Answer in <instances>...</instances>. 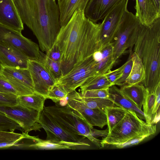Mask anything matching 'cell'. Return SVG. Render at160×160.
<instances>
[{
	"instance_id": "cell-1",
	"label": "cell",
	"mask_w": 160,
	"mask_h": 160,
	"mask_svg": "<svg viewBox=\"0 0 160 160\" xmlns=\"http://www.w3.org/2000/svg\"><path fill=\"white\" fill-rule=\"evenodd\" d=\"M84 11H75L68 22L61 27L55 42L62 53L63 76L99 49L101 23L90 20Z\"/></svg>"
},
{
	"instance_id": "cell-2",
	"label": "cell",
	"mask_w": 160,
	"mask_h": 160,
	"mask_svg": "<svg viewBox=\"0 0 160 160\" xmlns=\"http://www.w3.org/2000/svg\"><path fill=\"white\" fill-rule=\"evenodd\" d=\"M13 0L23 23L46 52L55 43L61 28L58 4L54 0Z\"/></svg>"
},
{
	"instance_id": "cell-3",
	"label": "cell",
	"mask_w": 160,
	"mask_h": 160,
	"mask_svg": "<svg viewBox=\"0 0 160 160\" xmlns=\"http://www.w3.org/2000/svg\"><path fill=\"white\" fill-rule=\"evenodd\" d=\"M133 47L144 67L141 83L148 92H155L160 85V17L149 26L141 23Z\"/></svg>"
},
{
	"instance_id": "cell-4",
	"label": "cell",
	"mask_w": 160,
	"mask_h": 160,
	"mask_svg": "<svg viewBox=\"0 0 160 160\" xmlns=\"http://www.w3.org/2000/svg\"><path fill=\"white\" fill-rule=\"evenodd\" d=\"M156 125L148 124L139 118L133 111L127 110L124 118L101 140L102 147L121 143L132 138L142 136L154 135Z\"/></svg>"
},
{
	"instance_id": "cell-5",
	"label": "cell",
	"mask_w": 160,
	"mask_h": 160,
	"mask_svg": "<svg viewBox=\"0 0 160 160\" xmlns=\"http://www.w3.org/2000/svg\"><path fill=\"white\" fill-rule=\"evenodd\" d=\"M43 110L58 122L74 134L83 136L97 147H102L101 140L93 137L90 127L78 112L66 105L44 106Z\"/></svg>"
},
{
	"instance_id": "cell-6",
	"label": "cell",
	"mask_w": 160,
	"mask_h": 160,
	"mask_svg": "<svg viewBox=\"0 0 160 160\" xmlns=\"http://www.w3.org/2000/svg\"><path fill=\"white\" fill-rule=\"evenodd\" d=\"M141 23L136 15L127 8L112 42L115 62L127 49L129 52L132 51Z\"/></svg>"
},
{
	"instance_id": "cell-7",
	"label": "cell",
	"mask_w": 160,
	"mask_h": 160,
	"mask_svg": "<svg viewBox=\"0 0 160 160\" xmlns=\"http://www.w3.org/2000/svg\"><path fill=\"white\" fill-rule=\"evenodd\" d=\"M38 122L46 133L47 140L74 147L90 146L83 142L85 136L72 133L43 110L39 112Z\"/></svg>"
},
{
	"instance_id": "cell-8",
	"label": "cell",
	"mask_w": 160,
	"mask_h": 160,
	"mask_svg": "<svg viewBox=\"0 0 160 160\" xmlns=\"http://www.w3.org/2000/svg\"><path fill=\"white\" fill-rule=\"evenodd\" d=\"M66 105L79 114L92 128L97 126L102 128L107 125L106 115L104 109L91 108L83 102L80 93L76 90L68 94Z\"/></svg>"
},
{
	"instance_id": "cell-9",
	"label": "cell",
	"mask_w": 160,
	"mask_h": 160,
	"mask_svg": "<svg viewBox=\"0 0 160 160\" xmlns=\"http://www.w3.org/2000/svg\"><path fill=\"white\" fill-rule=\"evenodd\" d=\"M0 112L18 124L23 132L40 131L38 122L39 112L19 104L11 106H0Z\"/></svg>"
},
{
	"instance_id": "cell-10",
	"label": "cell",
	"mask_w": 160,
	"mask_h": 160,
	"mask_svg": "<svg viewBox=\"0 0 160 160\" xmlns=\"http://www.w3.org/2000/svg\"><path fill=\"white\" fill-rule=\"evenodd\" d=\"M95 62L92 55L74 67L57 81L67 94L80 86L89 77L95 74Z\"/></svg>"
},
{
	"instance_id": "cell-11",
	"label": "cell",
	"mask_w": 160,
	"mask_h": 160,
	"mask_svg": "<svg viewBox=\"0 0 160 160\" xmlns=\"http://www.w3.org/2000/svg\"><path fill=\"white\" fill-rule=\"evenodd\" d=\"M0 41L8 42L21 50L29 59H39L40 51L37 44L20 32L0 24Z\"/></svg>"
},
{
	"instance_id": "cell-12",
	"label": "cell",
	"mask_w": 160,
	"mask_h": 160,
	"mask_svg": "<svg viewBox=\"0 0 160 160\" xmlns=\"http://www.w3.org/2000/svg\"><path fill=\"white\" fill-rule=\"evenodd\" d=\"M0 65V75L12 85L20 95L32 94L35 92L28 68Z\"/></svg>"
},
{
	"instance_id": "cell-13",
	"label": "cell",
	"mask_w": 160,
	"mask_h": 160,
	"mask_svg": "<svg viewBox=\"0 0 160 160\" xmlns=\"http://www.w3.org/2000/svg\"><path fill=\"white\" fill-rule=\"evenodd\" d=\"M128 3V0H122L103 19L101 23L99 49L112 42L126 8H127Z\"/></svg>"
},
{
	"instance_id": "cell-14",
	"label": "cell",
	"mask_w": 160,
	"mask_h": 160,
	"mask_svg": "<svg viewBox=\"0 0 160 160\" xmlns=\"http://www.w3.org/2000/svg\"><path fill=\"white\" fill-rule=\"evenodd\" d=\"M32 78L34 92L47 99L48 92L56 80L39 59H29L28 68Z\"/></svg>"
},
{
	"instance_id": "cell-15",
	"label": "cell",
	"mask_w": 160,
	"mask_h": 160,
	"mask_svg": "<svg viewBox=\"0 0 160 160\" xmlns=\"http://www.w3.org/2000/svg\"><path fill=\"white\" fill-rule=\"evenodd\" d=\"M28 58L19 49L5 42L0 41V64L28 68Z\"/></svg>"
},
{
	"instance_id": "cell-16",
	"label": "cell",
	"mask_w": 160,
	"mask_h": 160,
	"mask_svg": "<svg viewBox=\"0 0 160 160\" xmlns=\"http://www.w3.org/2000/svg\"><path fill=\"white\" fill-rule=\"evenodd\" d=\"M0 24L20 32L24 29L13 0H0Z\"/></svg>"
},
{
	"instance_id": "cell-17",
	"label": "cell",
	"mask_w": 160,
	"mask_h": 160,
	"mask_svg": "<svg viewBox=\"0 0 160 160\" xmlns=\"http://www.w3.org/2000/svg\"><path fill=\"white\" fill-rule=\"evenodd\" d=\"M122 0H89L84 11L90 20L96 22L106 15Z\"/></svg>"
},
{
	"instance_id": "cell-18",
	"label": "cell",
	"mask_w": 160,
	"mask_h": 160,
	"mask_svg": "<svg viewBox=\"0 0 160 160\" xmlns=\"http://www.w3.org/2000/svg\"><path fill=\"white\" fill-rule=\"evenodd\" d=\"M135 8L136 17L141 23L146 26L151 25L160 17L153 0H136Z\"/></svg>"
},
{
	"instance_id": "cell-19",
	"label": "cell",
	"mask_w": 160,
	"mask_h": 160,
	"mask_svg": "<svg viewBox=\"0 0 160 160\" xmlns=\"http://www.w3.org/2000/svg\"><path fill=\"white\" fill-rule=\"evenodd\" d=\"M89 0H58L61 27L69 22L76 10L78 8L84 11Z\"/></svg>"
},
{
	"instance_id": "cell-20",
	"label": "cell",
	"mask_w": 160,
	"mask_h": 160,
	"mask_svg": "<svg viewBox=\"0 0 160 160\" xmlns=\"http://www.w3.org/2000/svg\"><path fill=\"white\" fill-rule=\"evenodd\" d=\"M108 98L116 105L122 107L127 110L134 111L140 119L145 120L143 111L139 109L132 101L124 96L120 88L115 85H112L109 88Z\"/></svg>"
},
{
	"instance_id": "cell-21",
	"label": "cell",
	"mask_w": 160,
	"mask_h": 160,
	"mask_svg": "<svg viewBox=\"0 0 160 160\" xmlns=\"http://www.w3.org/2000/svg\"><path fill=\"white\" fill-rule=\"evenodd\" d=\"M120 90L125 97L134 103L140 109L142 106L147 89L141 83L125 84L121 87Z\"/></svg>"
},
{
	"instance_id": "cell-22",
	"label": "cell",
	"mask_w": 160,
	"mask_h": 160,
	"mask_svg": "<svg viewBox=\"0 0 160 160\" xmlns=\"http://www.w3.org/2000/svg\"><path fill=\"white\" fill-rule=\"evenodd\" d=\"M101 56L99 60L95 62V74H104L111 70L115 63L113 56V47L112 43L99 49Z\"/></svg>"
},
{
	"instance_id": "cell-23",
	"label": "cell",
	"mask_w": 160,
	"mask_h": 160,
	"mask_svg": "<svg viewBox=\"0 0 160 160\" xmlns=\"http://www.w3.org/2000/svg\"><path fill=\"white\" fill-rule=\"evenodd\" d=\"M35 150H75V147L64 144L61 142L48 140H42L37 136H32L31 142L26 147Z\"/></svg>"
},
{
	"instance_id": "cell-24",
	"label": "cell",
	"mask_w": 160,
	"mask_h": 160,
	"mask_svg": "<svg viewBox=\"0 0 160 160\" xmlns=\"http://www.w3.org/2000/svg\"><path fill=\"white\" fill-rule=\"evenodd\" d=\"M132 64L131 72L127 78L125 84L141 83L144 79L145 70L141 60L135 52L132 55Z\"/></svg>"
},
{
	"instance_id": "cell-25",
	"label": "cell",
	"mask_w": 160,
	"mask_h": 160,
	"mask_svg": "<svg viewBox=\"0 0 160 160\" xmlns=\"http://www.w3.org/2000/svg\"><path fill=\"white\" fill-rule=\"evenodd\" d=\"M46 99L42 95L34 92L32 94L18 96V104L40 112L44 108Z\"/></svg>"
},
{
	"instance_id": "cell-26",
	"label": "cell",
	"mask_w": 160,
	"mask_h": 160,
	"mask_svg": "<svg viewBox=\"0 0 160 160\" xmlns=\"http://www.w3.org/2000/svg\"><path fill=\"white\" fill-rule=\"evenodd\" d=\"M112 85L105 74H94L88 78L80 87L81 92L96 89H107Z\"/></svg>"
},
{
	"instance_id": "cell-27",
	"label": "cell",
	"mask_w": 160,
	"mask_h": 160,
	"mask_svg": "<svg viewBox=\"0 0 160 160\" xmlns=\"http://www.w3.org/2000/svg\"><path fill=\"white\" fill-rule=\"evenodd\" d=\"M107 121L109 132L124 118L127 109L121 107H109L104 109Z\"/></svg>"
},
{
	"instance_id": "cell-28",
	"label": "cell",
	"mask_w": 160,
	"mask_h": 160,
	"mask_svg": "<svg viewBox=\"0 0 160 160\" xmlns=\"http://www.w3.org/2000/svg\"><path fill=\"white\" fill-rule=\"evenodd\" d=\"M25 133L0 131V149L15 147L18 142L24 138Z\"/></svg>"
},
{
	"instance_id": "cell-29",
	"label": "cell",
	"mask_w": 160,
	"mask_h": 160,
	"mask_svg": "<svg viewBox=\"0 0 160 160\" xmlns=\"http://www.w3.org/2000/svg\"><path fill=\"white\" fill-rule=\"evenodd\" d=\"M39 60L43 63L47 69L57 81L63 76L60 62L52 60L46 54L41 51Z\"/></svg>"
},
{
	"instance_id": "cell-30",
	"label": "cell",
	"mask_w": 160,
	"mask_h": 160,
	"mask_svg": "<svg viewBox=\"0 0 160 160\" xmlns=\"http://www.w3.org/2000/svg\"><path fill=\"white\" fill-rule=\"evenodd\" d=\"M82 98L85 105L91 108L104 109L107 107L117 106L108 98Z\"/></svg>"
},
{
	"instance_id": "cell-31",
	"label": "cell",
	"mask_w": 160,
	"mask_h": 160,
	"mask_svg": "<svg viewBox=\"0 0 160 160\" xmlns=\"http://www.w3.org/2000/svg\"><path fill=\"white\" fill-rule=\"evenodd\" d=\"M68 94L63 87L56 82L50 90L47 99H50L55 103L66 98Z\"/></svg>"
},
{
	"instance_id": "cell-32",
	"label": "cell",
	"mask_w": 160,
	"mask_h": 160,
	"mask_svg": "<svg viewBox=\"0 0 160 160\" xmlns=\"http://www.w3.org/2000/svg\"><path fill=\"white\" fill-rule=\"evenodd\" d=\"M17 129L22 131L18 124L0 112V131L14 132Z\"/></svg>"
},
{
	"instance_id": "cell-33",
	"label": "cell",
	"mask_w": 160,
	"mask_h": 160,
	"mask_svg": "<svg viewBox=\"0 0 160 160\" xmlns=\"http://www.w3.org/2000/svg\"><path fill=\"white\" fill-rule=\"evenodd\" d=\"M129 55L127 61L123 64L122 74L120 78L114 83L113 85L122 86L125 85L126 80L131 72L132 64V51L129 52Z\"/></svg>"
},
{
	"instance_id": "cell-34",
	"label": "cell",
	"mask_w": 160,
	"mask_h": 160,
	"mask_svg": "<svg viewBox=\"0 0 160 160\" xmlns=\"http://www.w3.org/2000/svg\"><path fill=\"white\" fill-rule=\"evenodd\" d=\"M109 88L88 90L81 92L82 96L85 98H105L109 96Z\"/></svg>"
},
{
	"instance_id": "cell-35",
	"label": "cell",
	"mask_w": 160,
	"mask_h": 160,
	"mask_svg": "<svg viewBox=\"0 0 160 160\" xmlns=\"http://www.w3.org/2000/svg\"><path fill=\"white\" fill-rule=\"evenodd\" d=\"M18 96L0 92V106H11L17 104Z\"/></svg>"
},
{
	"instance_id": "cell-36",
	"label": "cell",
	"mask_w": 160,
	"mask_h": 160,
	"mask_svg": "<svg viewBox=\"0 0 160 160\" xmlns=\"http://www.w3.org/2000/svg\"><path fill=\"white\" fill-rule=\"evenodd\" d=\"M151 136L150 135H146L138 137L132 138L123 143L114 144L111 145L117 148L121 149L138 144L143 141L145 138Z\"/></svg>"
},
{
	"instance_id": "cell-37",
	"label": "cell",
	"mask_w": 160,
	"mask_h": 160,
	"mask_svg": "<svg viewBox=\"0 0 160 160\" xmlns=\"http://www.w3.org/2000/svg\"><path fill=\"white\" fill-rule=\"evenodd\" d=\"M0 92L20 96L18 92L8 81L0 75Z\"/></svg>"
},
{
	"instance_id": "cell-38",
	"label": "cell",
	"mask_w": 160,
	"mask_h": 160,
	"mask_svg": "<svg viewBox=\"0 0 160 160\" xmlns=\"http://www.w3.org/2000/svg\"><path fill=\"white\" fill-rule=\"evenodd\" d=\"M46 55L50 59L60 63L62 53L58 45L55 43L52 48L46 52Z\"/></svg>"
},
{
	"instance_id": "cell-39",
	"label": "cell",
	"mask_w": 160,
	"mask_h": 160,
	"mask_svg": "<svg viewBox=\"0 0 160 160\" xmlns=\"http://www.w3.org/2000/svg\"><path fill=\"white\" fill-rule=\"evenodd\" d=\"M123 64L118 68L112 71L111 70L105 74L108 80L113 85L114 82L121 76L122 71Z\"/></svg>"
},
{
	"instance_id": "cell-40",
	"label": "cell",
	"mask_w": 160,
	"mask_h": 160,
	"mask_svg": "<svg viewBox=\"0 0 160 160\" xmlns=\"http://www.w3.org/2000/svg\"><path fill=\"white\" fill-rule=\"evenodd\" d=\"M91 131L92 135L95 138L99 137L105 138L109 133L108 128L105 130H99L92 128L91 129Z\"/></svg>"
},
{
	"instance_id": "cell-41",
	"label": "cell",
	"mask_w": 160,
	"mask_h": 160,
	"mask_svg": "<svg viewBox=\"0 0 160 160\" xmlns=\"http://www.w3.org/2000/svg\"><path fill=\"white\" fill-rule=\"evenodd\" d=\"M154 4L158 12H160V0H153Z\"/></svg>"
},
{
	"instance_id": "cell-42",
	"label": "cell",
	"mask_w": 160,
	"mask_h": 160,
	"mask_svg": "<svg viewBox=\"0 0 160 160\" xmlns=\"http://www.w3.org/2000/svg\"><path fill=\"white\" fill-rule=\"evenodd\" d=\"M0 68H1V65H0Z\"/></svg>"
},
{
	"instance_id": "cell-43",
	"label": "cell",
	"mask_w": 160,
	"mask_h": 160,
	"mask_svg": "<svg viewBox=\"0 0 160 160\" xmlns=\"http://www.w3.org/2000/svg\"><path fill=\"white\" fill-rule=\"evenodd\" d=\"M55 0V1L56 0Z\"/></svg>"
}]
</instances>
